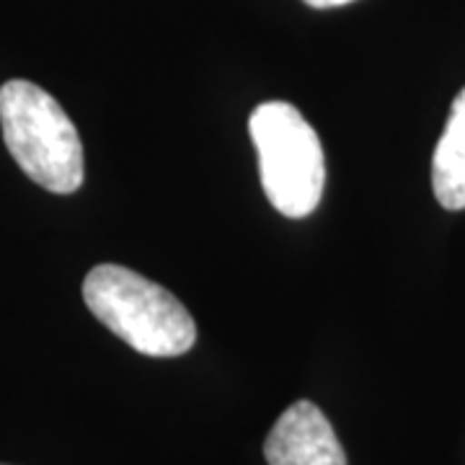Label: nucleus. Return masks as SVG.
Instances as JSON below:
<instances>
[{"label": "nucleus", "instance_id": "nucleus-1", "mask_svg": "<svg viewBox=\"0 0 465 465\" xmlns=\"http://www.w3.org/2000/svg\"><path fill=\"white\" fill-rule=\"evenodd\" d=\"M88 311L109 331L148 357H179L194 347L197 326L166 287L119 264H101L84 282Z\"/></svg>", "mask_w": 465, "mask_h": 465}, {"label": "nucleus", "instance_id": "nucleus-2", "mask_svg": "<svg viewBox=\"0 0 465 465\" xmlns=\"http://www.w3.org/2000/svg\"><path fill=\"white\" fill-rule=\"evenodd\" d=\"M0 127L5 148L34 183L54 194L81 189L85 176L81 134L45 88L29 81L0 85Z\"/></svg>", "mask_w": 465, "mask_h": 465}, {"label": "nucleus", "instance_id": "nucleus-3", "mask_svg": "<svg viewBox=\"0 0 465 465\" xmlns=\"http://www.w3.org/2000/svg\"><path fill=\"white\" fill-rule=\"evenodd\" d=\"M266 200L284 217H308L326 186V158L316 130L287 101L256 106L249 122Z\"/></svg>", "mask_w": 465, "mask_h": 465}, {"label": "nucleus", "instance_id": "nucleus-4", "mask_svg": "<svg viewBox=\"0 0 465 465\" xmlns=\"http://www.w3.org/2000/svg\"><path fill=\"white\" fill-rule=\"evenodd\" d=\"M269 465H347V455L329 419L311 401L284 411L264 442Z\"/></svg>", "mask_w": 465, "mask_h": 465}, {"label": "nucleus", "instance_id": "nucleus-5", "mask_svg": "<svg viewBox=\"0 0 465 465\" xmlns=\"http://www.w3.org/2000/svg\"><path fill=\"white\" fill-rule=\"evenodd\" d=\"M432 189L445 210H465V88L455 96L434 148Z\"/></svg>", "mask_w": 465, "mask_h": 465}, {"label": "nucleus", "instance_id": "nucleus-6", "mask_svg": "<svg viewBox=\"0 0 465 465\" xmlns=\"http://www.w3.org/2000/svg\"><path fill=\"white\" fill-rule=\"evenodd\" d=\"M311 8H336V5H347L351 0H302Z\"/></svg>", "mask_w": 465, "mask_h": 465}]
</instances>
